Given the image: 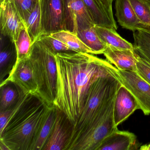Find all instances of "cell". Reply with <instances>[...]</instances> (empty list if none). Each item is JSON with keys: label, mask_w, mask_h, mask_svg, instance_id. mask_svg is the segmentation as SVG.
Returning a JSON list of instances; mask_svg holds the SVG:
<instances>
[{"label": "cell", "mask_w": 150, "mask_h": 150, "mask_svg": "<svg viewBox=\"0 0 150 150\" xmlns=\"http://www.w3.org/2000/svg\"><path fill=\"white\" fill-rule=\"evenodd\" d=\"M121 82L134 96L139 109L145 115L150 114V85L137 71L118 70Z\"/></svg>", "instance_id": "obj_8"}, {"label": "cell", "mask_w": 150, "mask_h": 150, "mask_svg": "<svg viewBox=\"0 0 150 150\" xmlns=\"http://www.w3.org/2000/svg\"><path fill=\"white\" fill-rule=\"evenodd\" d=\"M133 34L134 50L150 64V30L140 28Z\"/></svg>", "instance_id": "obj_21"}, {"label": "cell", "mask_w": 150, "mask_h": 150, "mask_svg": "<svg viewBox=\"0 0 150 150\" xmlns=\"http://www.w3.org/2000/svg\"><path fill=\"white\" fill-rule=\"evenodd\" d=\"M115 99L104 106L71 150H97L103 139L117 129L113 117Z\"/></svg>", "instance_id": "obj_5"}, {"label": "cell", "mask_w": 150, "mask_h": 150, "mask_svg": "<svg viewBox=\"0 0 150 150\" xmlns=\"http://www.w3.org/2000/svg\"><path fill=\"white\" fill-rule=\"evenodd\" d=\"M103 54L106 59L118 70L137 71L138 54L134 50L107 46Z\"/></svg>", "instance_id": "obj_13"}, {"label": "cell", "mask_w": 150, "mask_h": 150, "mask_svg": "<svg viewBox=\"0 0 150 150\" xmlns=\"http://www.w3.org/2000/svg\"><path fill=\"white\" fill-rule=\"evenodd\" d=\"M25 27L33 43L42 35L40 0L25 22Z\"/></svg>", "instance_id": "obj_24"}, {"label": "cell", "mask_w": 150, "mask_h": 150, "mask_svg": "<svg viewBox=\"0 0 150 150\" xmlns=\"http://www.w3.org/2000/svg\"><path fill=\"white\" fill-rule=\"evenodd\" d=\"M82 1L95 25L117 30L116 23L110 19L106 11L97 0H82Z\"/></svg>", "instance_id": "obj_19"}, {"label": "cell", "mask_w": 150, "mask_h": 150, "mask_svg": "<svg viewBox=\"0 0 150 150\" xmlns=\"http://www.w3.org/2000/svg\"><path fill=\"white\" fill-rule=\"evenodd\" d=\"M15 44L8 37L1 34L0 52V80L1 83L8 76L17 60Z\"/></svg>", "instance_id": "obj_15"}, {"label": "cell", "mask_w": 150, "mask_h": 150, "mask_svg": "<svg viewBox=\"0 0 150 150\" xmlns=\"http://www.w3.org/2000/svg\"><path fill=\"white\" fill-rule=\"evenodd\" d=\"M54 105L74 124L83 108L91 85L98 78L117 73L107 59L84 52L58 53Z\"/></svg>", "instance_id": "obj_1"}, {"label": "cell", "mask_w": 150, "mask_h": 150, "mask_svg": "<svg viewBox=\"0 0 150 150\" xmlns=\"http://www.w3.org/2000/svg\"><path fill=\"white\" fill-rule=\"evenodd\" d=\"M14 42L17 52V59L29 56L33 43L26 28L21 30L17 40Z\"/></svg>", "instance_id": "obj_27"}, {"label": "cell", "mask_w": 150, "mask_h": 150, "mask_svg": "<svg viewBox=\"0 0 150 150\" xmlns=\"http://www.w3.org/2000/svg\"><path fill=\"white\" fill-rule=\"evenodd\" d=\"M56 110L57 108L54 105L49 108L31 150H43L53 129Z\"/></svg>", "instance_id": "obj_18"}, {"label": "cell", "mask_w": 150, "mask_h": 150, "mask_svg": "<svg viewBox=\"0 0 150 150\" xmlns=\"http://www.w3.org/2000/svg\"><path fill=\"white\" fill-rule=\"evenodd\" d=\"M8 82L13 83L26 94H31L38 97L29 56L17 59L10 74L1 85Z\"/></svg>", "instance_id": "obj_10"}, {"label": "cell", "mask_w": 150, "mask_h": 150, "mask_svg": "<svg viewBox=\"0 0 150 150\" xmlns=\"http://www.w3.org/2000/svg\"><path fill=\"white\" fill-rule=\"evenodd\" d=\"M0 112L4 111L13 106L19 98L18 88L12 82L0 86Z\"/></svg>", "instance_id": "obj_23"}, {"label": "cell", "mask_w": 150, "mask_h": 150, "mask_svg": "<svg viewBox=\"0 0 150 150\" xmlns=\"http://www.w3.org/2000/svg\"><path fill=\"white\" fill-rule=\"evenodd\" d=\"M99 4L103 7L108 14L110 19L113 22L116 23L113 15L112 4L115 0H97Z\"/></svg>", "instance_id": "obj_30"}, {"label": "cell", "mask_w": 150, "mask_h": 150, "mask_svg": "<svg viewBox=\"0 0 150 150\" xmlns=\"http://www.w3.org/2000/svg\"><path fill=\"white\" fill-rule=\"evenodd\" d=\"M137 137L134 133L117 129L107 136L97 150H130L137 149Z\"/></svg>", "instance_id": "obj_14"}, {"label": "cell", "mask_w": 150, "mask_h": 150, "mask_svg": "<svg viewBox=\"0 0 150 150\" xmlns=\"http://www.w3.org/2000/svg\"><path fill=\"white\" fill-rule=\"evenodd\" d=\"M139 109L137 99L122 84L116 93L113 108V117L117 127L127 119L135 110Z\"/></svg>", "instance_id": "obj_12"}, {"label": "cell", "mask_w": 150, "mask_h": 150, "mask_svg": "<svg viewBox=\"0 0 150 150\" xmlns=\"http://www.w3.org/2000/svg\"><path fill=\"white\" fill-rule=\"evenodd\" d=\"M29 58L38 98L48 106H54L57 74L55 55L37 40L33 43Z\"/></svg>", "instance_id": "obj_4"}, {"label": "cell", "mask_w": 150, "mask_h": 150, "mask_svg": "<svg viewBox=\"0 0 150 150\" xmlns=\"http://www.w3.org/2000/svg\"><path fill=\"white\" fill-rule=\"evenodd\" d=\"M122 85L117 72L99 77L91 85L64 150H71L103 108L115 97Z\"/></svg>", "instance_id": "obj_3"}, {"label": "cell", "mask_w": 150, "mask_h": 150, "mask_svg": "<svg viewBox=\"0 0 150 150\" xmlns=\"http://www.w3.org/2000/svg\"><path fill=\"white\" fill-rule=\"evenodd\" d=\"M136 66L137 72L142 79L150 85V64L138 54Z\"/></svg>", "instance_id": "obj_29"}, {"label": "cell", "mask_w": 150, "mask_h": 150, "mask_svg": "<svg viewBox=\"0 0 150 150\" xmlns=\"http://www.w3.org/2000/svg\"><path fill=\"white\" fill-rule=\"evenodd\" d=\"M143 28L150 30V0H129Z\"/></svg>", "instance_id": "obj_25"}, {"label": "cell", "mask_w": 150, "mask_h": 150, "mask_svg": "<svg viewBox=\"0 0 150 150\" xmlns=\"http://www.w3.org/2000/svg\"><path fill=\"white\" fill-rule=\"evenodd\" d=\"M95 28L99 38L107 46L117 49L134 50L133 45L122 38L116 30L96 25Z\"/></svg>", "instance_id": "obj_17"}, {"label": "cell", "mask_w": 150, "mask_h": 150, "mask_svg": "<svg viewBox=\"0 0 150 150\" xmlns=\"http://www.w3.org/2000/svg\"><path fill=\"white\" fill-rule=\"evenodd\" d=\"M15 108L0 132V150H31L50 106L18 88Z\"/></svg>", "instance_id": "obj_2"}, {"label": "cell", "mask_w": 150, "mask_h": 150, "mask_svg": "<svg viewBox=\"0 0 150 150\" xmlns=\"http://www.w3.org/2000/svg\"><path fill=\"white\" fill-rule=\"evenodd\" d=\"M0 2L1 33L15 42L21 30L26 28L25 24L14 0H0Z\"/></svg>", "instance_id": "obj_9"}, {"label": "cell", "mask_w": 150, "mask_h": 150, "mask_svg": "<svg viewBox=\"0 0 150 150\" xmlns=\"http://www.w3.org/2000/svg\"><path fill=\"white\" fill-rule=\"evenodd\" d=\"M64 30L78 31L95 26L82 0H64Z\"/></svg>", "instance_id": "obj_7"}, {"label": "cell", "mask_w": 150, "mask_h": 150, "mask_svg": "<svg viewBox=\"0 0 150 150\" xmlns=\"http://www.w3.org/2000/svg\"><path fill=\"white\" fill-rule=\"evenodd\" d=\"M40 6L42 35L64 30V0H40Z\"/></svg>", "instance_id": "obj_6"}, {"label": "cell", "mask_w": 150, "mask_h": 150, "mask_svg": "<svg viewBox=\"0 0 150 150\" xmlns=\"http://www.w3.org/2000/svg\"><path fill=\"white\" fill-rule=\"evenodd\" d=\"M73 124L64 113L57 108L52 131L43 150H63L71 135Z\"/></svg>", "instance_id": "obj_11"}, {"label": "cell", "mask_w": 150, "mask_h": 150, "mask_svg": "<svg viewBox=\"0 0 150 150\" xmlns=\"http://www.w3.org/2000/svg\"><path fill=\"white\" fill-rule=\"evenodd\" d=\"M94 27L78 31L76 35L82 42L90 49L93 55L103 54L107 45L97 35Z\"/></svg>", "instance_id": "obj_20"}, {"label": "cell", "mask_w": 150, "mask_h": 150, "mask_svg": "<svg viewBox=\"0 0 150 150\" xmlns=\"http://www.w3.org/2000/svg\"><path fill=\"white\" fill-rule=\"evenodd\" d=\"M140 150H150V143L146 144L142 146H140Z\"/></svg>", "instance_id": "obj_31"}, {"label": "cell", "mask_w": 150, "mask_h": 150, "mask_svg": "<svg viewBox=\"0 0 150 150\" xmlns=\"http://www.w3.org/2000/svg\"><path fill=\"white\" fill-rule=\"evenodd\" d=\"M115 16L122 28L133 33L139 28H143L129 0H115Z\"/></svg>", "instance_id": "obj_16"}, {"label": "cell", "mask_w": 150, "mask_h": 150, "mask_svg": "<svg viewBox=\"0 0 150 150\" xmlns=\"http://www.w3.org/2000/svg\"><path fill=\"white\" fill-rule=\"evenodd\" d=\"M38 40L40 41L55 56L58 53L78 52L73 50L65 44L54 38L51 35L42 34Z\"/></svg>", "instance_id": "obj_26"}, {"label": "cell", "mask_w": 150, "mask_h": 150, "mask_svg": "<svg viewBox=\"0 0 150 150\" xmlns=\"http://www.w3.org/2000/svg\"><path fill=\"white\" fill-rule=\"evenodd\" d=\"M39 0H14L16 7L25 23ZM25 24V23H24Z\"/></svg>", "instance_id": "obj_28"}, {"label": "cell", "mask_w": 150, "mask_h": 150, "mask_svg": "<svg viewBox=\"0 0 150 150\" xmlns=\"http://www.w3.org/2000/svg\"><path fill=\"white\" fill-rule=\"evenodd\" d=\"M54 38L65 44L76 52L92 54V52L77 35L67 30H63L50 34Z\"/></svg>", "instance_id": "obj_22"}]
</instances>
